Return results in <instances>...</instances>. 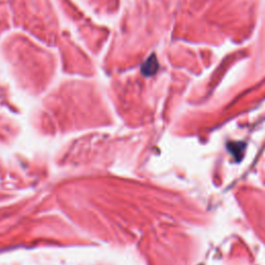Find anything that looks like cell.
<instances>
[{"instance_id":"obj_1","label":"cell","mask_w":265,"mask_h":265,"mask_svg":"<svg viewBox=\"0 0 265 265\" xmlns=\"http://www.w3.org/2000/svg\"><path fill=\"white\" fill-rule=\"evenodd\" d=\"M159 68L158 62L154 55H151L142 66V73L145 76H152Z\"/></svg>"}]
</instances>
